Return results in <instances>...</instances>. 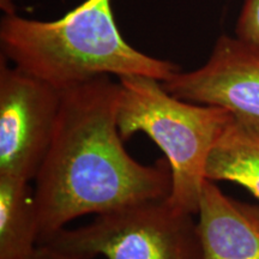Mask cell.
Listing matches in <instances>:
<instances>
[{"instance_id": "3", "label": "cell", "mask_w": 259, "mask_h": 259, "mask_svg": "<svg viewBox=\"0 0 259 259\" xmlns=\"http://www.w3.org/2000/svg\"><path fill=\"white\" fill-rule=\"evenodd\" d=\"M121 99L118 127L121 138L142 132L161 149L171 169L168 203L197 215L213 145L231 124L233 113L219 106L179 99L161 80L147 76L118 78Z\"/></svg>"}, {"instance_id": "11", "label": "cell", "mask_w": 259, "mask_h": 259, "mask_svg": "<svg viewBox=\"0 0 259 259\" xmlns=\"http://www.w3.org/2000/svg\"><path fill=\"white\" fill-rule=\"evenodd\" d=\"M24 259H76L70 255L59 252L46 245H38L34 252H31Z\"/></svg>"}, {"instance_id": "4", "label": "cell", "mask_w": 259, "mask_h": 259, "mask_svg": "<svg viewBox=\"0 0 259 259\" xmlns=\"http://www.w3.org/2000/svg\"><path fill=\"white\" fill-rule=\"evenodd\" d=\"M196 215L167 198L97 213L90 223L60 229L38 245L76 259H204Z\"/></svg>"}, {"instance_id": "1", "label": "cell", "mask_w": 259, "mask_h": 259, "mask_svg": "<svg viewBox=\"0 0 259 259\" xmlns=\"http://www.w3.org/2000/svg\"><path fill=\"white\" fill-rule=\"evenodd\" d=\"M120 82L100 76L61 92L58 120L34 184L40 244L82 216L167 198L171 169L125 150L118 127Z\"/></svg>"}, {"instance_id": "8", "label": "cell", "mask_w": 259, "mask_h": 259, "mask_svg": "<svg viewBox=\"0 0 259 259\" xmlns=\"http://www.w3.org/2000/svg\"><path fill=\"white\" fill-rule=\"evenodd\" d=\"M205 173L213 183L238 184L259 202V121L234 115L213 145Z\"/></svg>"}, {"instance_id": "10", "label": "cell", "mask_w": 259, "mask_h": 259, "mask_svg": "<svg viewBox=\"0 0 259 259\" xmlns=\"http://www.w3.org/2000/svg\"><path fill=\"white\" fill-rule=\"evenodd\" d=\"M235 36L259 48V0H245L236 22Z\"/></svg>"}, {"instance_id": "9", "label": "cell", "mask_w": 259, "mask_h": 259, "mask_svg": "<svg viewBox=\"0 0 259 259\" xmlns=\"http://www.w3.org/2000/svg\"><path fill=\"white\" fill-rule=\"evenodd\" d=\"M38 241L32 183L0 174V259H24Z\"/></svg>"}, {"instance_id": "2", "label": "cell", "mask_w": 259, "mask_h": 259, "mask_svg": "<svg viewBox=\"0 0 259 259\" xmlns=\"http://www.w3.org/2000/svg\"><path fill=\"white\" fill-rule=\"evenodd\" d=\"M2 56L31 76L63 90L100 76L153 77L161 82L180 71L125 40L112 0H85L56 21L9 12L0 22Z\"/></svg>"}, {"instance_id": "6", "label": "cell", "mask_w": 259, "mask_h": 259, "mask_svg": "<svg viewBox=\"0 0 259 259\" xmlns=\"http://www.w3.org/2000/svg\"><path fill=\"white\" fill-rule=\"evenodd\" d=\"M162 84L179 99L219 106L239 118L259 121V48L236 36H220L205 64L178 71Z\"/></svg>"}, {"instance_id": "5", "label": "cell", "mask_w": 259, "mask_h": 259, "mask_svg": "<svg viewBox=\"0 0 259 259\" xmlns=\"http://www.w3.org/2000/svg\"><path fill=\"white\" fill-rule=\"evenodd\" d=\"M61 92L0 59V174L34 181L50 149Z\"/></svg>"}, {"instance_id": "7", "label": "cell", "mask_w": 259, "mask_h": 259, "mask_svg": "<svg viewBox=\"0 0 259 259\" xmlns=\"http://www.w3.org/2000/svg\"><path fill=\"white\" fill-rule=\"evenodd\" d=\"M196 216L204 259H259V205L206 180Z\"/></svg>"}]
</instances>
